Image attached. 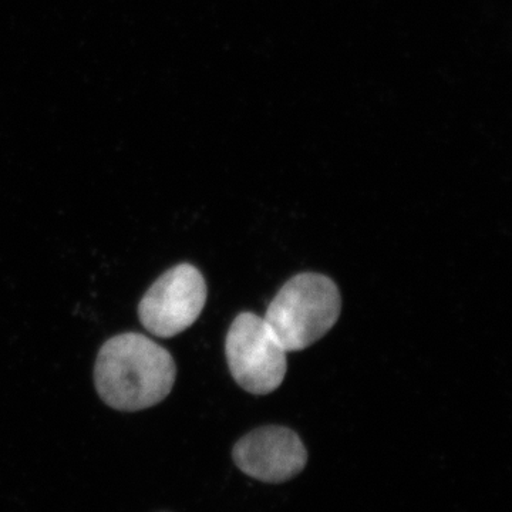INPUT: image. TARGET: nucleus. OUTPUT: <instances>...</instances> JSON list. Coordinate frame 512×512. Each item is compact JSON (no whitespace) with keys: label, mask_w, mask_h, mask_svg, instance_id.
<instances>
[{"label":"nucleus","mask_w":512,"mask_h":512,"mask_svg":"<svg viewBox=\"0 0 512 512\" xmlns=\"http://www.w3.org/2000/svg\"><path fill=\"white\" fill-rule=\"evenodd\" d=\"M175 375L170 352L140 333H123L104 343L94 367L101 399L120 412L163 402L173 390Z\"/></svg>","instance_id":"1"},{"label":"nucleus","mask_w":512,"mask_h":512,"mask_svg":"<svg viewBox=\"0 0 512 512\" xmlns=\"http://www.w3.org/2000/svg\"><path fill=\"white\" fill-rule=\"evenodd\" d=\"M340 308L338 286L329 278L301 274L282 286L264 319L286 352H299L333 328Z\"/></svg>","instance_id":"2"},{"label":"nucleus","mask_w":512,"mask_h":512,"mask_svg":"<svg viewBox=\"0 0 512 512\" xmlns=\"http://www.w3.org/2000/svg\"><path fill=\"white\" fill-rule=\"evenodd\" d=\"M227 359L235 382L252 394L274 392L286 375V350L268 323L241 313L228 330Z\"/></svg>","instance_id":"3"},{"label":"nucleus","mask_w":512,"mask_h":512,"mask_svg":"<svg viewBox=\"0 0 512 512\" xmlns=\"http://www.w3.org/2000/svg\"><path fill=\"white\" fill-rule=\"evenodd\" d=\"M207 302V285L190 264L174 266L148 289L138 305L141 325L158 338H173L190 328Z\"/></svg>","instance_id":"4"},{"label":"nucleus","mask_w":512,"mask_h":512,"mask_svg":"<svg viewBox=\"0 0 512 512\" xmlns=\"http://www.w3.org/2000/svg\"><path fill=\"white\" fill-rule=\"evenodd\" d=\"M242 473L268 484H281L302 473L308 453L295 431L266 426L242 437L232 450Z\"/></svg>","instance_id":"5"}]
</instances>
